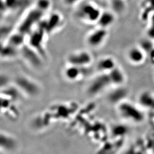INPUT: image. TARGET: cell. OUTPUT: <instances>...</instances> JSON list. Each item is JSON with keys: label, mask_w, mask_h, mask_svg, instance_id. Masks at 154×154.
Instances as JSON below:
<instances>
[{"label": "cell", "mask_w": 154, "mask_h": 154, "mask_svg": "<svg viewBox=\"0 0 154 154\" xmlns=\"http://www.w3.org/2000/svg\"><path fill=\"white\" fill-rule=\"evenodd\" d=\"M140 7V18L146 22L154 13V0H141Z\"/></svg>", "instance_id": "d6986e66"}, {"label": "cell", "mask_w": 154, "mask_h": 154, "mask_svg": "<svg viewBox=\"0 0 154 154\" xmlns=\"http://www.w3.org/2000/svg\"><path fill=\"white\" fill-rule=\"evenodd\" d=\"M119 114L127 121L134 123H141L144 119V114L142 110L126 100L117 105Z\"/></svg>", "instance_id": "3957f363"}, {"label": "cell", "mask_w": 154, "mask_h": 154, "mask_svg": "<svg viewBox=\"0 0 154 154\" xmlns=\"http://www.w3.org/2000/svg\"><path fill=\"white\" fill-rule=\"evenodd\" d=\"M138 101L140 107L154 111V94L152 92L143 91L139 95Z\"/></svg>", "instance_id": "e0dca14e"}, {"label": "cell", "mask_w": 154, "mask_h": 154, "mask_svg": "<svg viewBox=\"0 0 154 154\" xmlns=\"http://www.w3.org/2000/svg\"><path fill=\"white\" fill-rule=\"evenodd\" d=\"M147 29V37L154 40V13L149 17Z\"/></svg>", "instance_id": "d4e9b609"}, {"label": "cell", "mask_w": 154, "mask_h": 154, "mask_svg": "<svg viewBox=\"0 0 154 154\" xmlns=\"http://www.w3.org/2000/svg\"><path fill=\"white\" fill-rule=\"evenodd\" d=\"M128 90L126 88L122 86H115L108 94L107 98L110 103L117 105L126 100L128 95Z\"/></svg>", "instance_id": "7c38bea8"}, {"label": "cell", "mask_w": 154, "mask_h": 154, "mask_svg": "<svg viewBox=\"0 0 154 154\" xmlns=\"http://www.w3.org/2000/svg\"><path fill=\"white\" fill-rule=\"evenodd\" d=\"M14 82L18 90L28 96L35 97L40 92L41 88L38 84L26 76H18Z\"/></svg>", "instance_id": "5b68a950"}, {"label": "cell", "mask_w": 154, "mask_h": 154, "mask_svg": "<svg viewBox=\"0 0 154 154\" xmlns=\"http://www.w3.org/2000/svg\"><path fill=\"white\" fill-rule=\"evenodd\" d=\"M28 2V0H1V11L5 14L18 11Z\"/></svg>", "instance_id": "9a60e30c"}, {"label": "cell", "mask_w": 154, "mask_h": 154, "mask_svg": "<svg viewBox=\"0 0 154 154\" xmlns=\"http://www.w3.org/2000/svg\"><path fill=\"white\" fill-rule=\"evenodd\" d=\"M36 5L41 10L46 12V13L49 11L51 7V0H36L35 3Z\"/></svg>", "instance_id": "cb8c5ba5"}, {"label": "cell", "mask_w": 154, "mask_h": 154, "mask_svg": "<svg viewBox=\"0 0 154 154\" xmlns=\"http://www.w3.org/2000/svg\"><path fill=\"white\" fill-rule=\"evenodd\" d=\"M30 34L31 35L29 40V45L34 49L38 51L41 56L44 55L45 37L48 34L44 29L39 25H37V28L35 30H33Z\"/></svg>", "instance_id": "9c48e42d"}, {"label": "cell", "mask_w": 154, "mask_h": 154, "mask_svg": "<svg viewBox=\"0 0 154 154\" xmlns=\"http://www.w3.org/2000/svg\"><path fill=\"white\" fill-rule=\"evenodd\" d=\"M93 60L91 53L86 50H80L70 53L67 57L66 61L68 65L88 67Z\"/></svg>", "instance_id": "8992f818"}, {"label": "cell", "mask_w": 154, "mask_h": 154, "mask_svg": "<svg viewBox=\"0 0 154 154\" xmlns=\"http://www.w3.org/2000/svg\"><path fill=\"white\" fill-rule=\"evenodd\" d=\"M146 54L139 46L132 47L127 53V58L133 65H139L143 63L146 57Z\"/></svg>", "instance_id": "5bb4252c"}, {"label": "cell", "mask_w": 154, "mask_h": 154, "mask_svg": "<svg viewBox=\"0 0 154 154\" xmlns=\"http://www.w3.org/2000/svg\"><path fill=\"white\" fill-rule=\"evenodd\" d=\"M88 67H80L68 65L64 70V76L68 81L75 82L88 75L89 74Z\"/></svg>", "instance_id": "30bf717a"}, {"label": "cell", "mask_w": 154, "mask_h": 154, "mask_svg": "<svg viewBox=\"0 0 154 154\" xmlns=\"http://www.w3.org/2000/svg\"><path fill=\"white\" fill-rule=\"evenodd\" d=\"M116 20V13L114 11H103L96 24H97L98 27L108 29L114 25Z\"/></svg>", "instance_id": "2e32d148"}, {"label": "cell", "mask_w": 154, "mask_h": 154, "mask_svg": "<svg viewBox=\"0 0 154 154\" xmlns=\"http://www.w3.org/2000/svg\"><path fill=\"white\" fill-rule=\"evenodd\" d=\"M108 35V29L98 27L88 35L86 43L91 48H99L105 43Z\"/></svg>", "instance_id": "ba28073f"}, {"label": "cell", "mask_w": 154, "mask_h": 154, "mask_svg": "<svg viewBox=\"0 0 154 154\" xmlns=\"http://www.w3.org/2000/svg\"><path fill=\"white\" fill-rule=\"evenodd\" d=\"M82 1L83 0H64L65 4L69 6L77 5Z\"/></svg>", "instance_id": "484cf974"}, {"label": "cell", "mask_w": 154, "mask_h": 154, "mask_svg": "<svg viewBox=\"0 0 154 154\" xmlns=\"http://www.w3.org/2000/svg\"><path fill=\"white\" fill-rule=\"evenodd\" d=\"M46 13L34 4L33 7L28 10L26 14L23 17L18 26V32L25 35L32 33L34 27L38 25Z\"/></svg>", "instance_id": "7a4b0ae2"}, {"label": "cell", "mask_w": 154, "mask_h": 154, "mask_svg": "<svg viewBox=\"0 0 154 154\" xmlns=\"http://www.w3.org/2000/svg\"><path fill=\"white\" fill-rule=\"evenodd\" d=\"M20 51L23 58L29 64L35 67H38L41 66L42 56L38 51L34 49L29 45H24L20 49Z\"/></svg>", "instance_id": "8fae6325"}, {"label": "cell", "mask_w": 154, "mask_h": 154, "mask_svg": "<svg viewBox=\"0 0 154 154\" xmlns=\"http://www.w3.org/2000/svg\"><path fill=\"white\" fill-rule=\"evenodd\" d=\"M25 36L24 34L17 31L16 33L11 34L6 43L14 46L17 49H21L25 45Z\"/></svg>", "instance_id": "44dd1931"}, {"label": "cell", "mask_w": 154, "mask_h": 154, "mask_svg": "<svg viewBox=\"0 0 154 154\" xmlns=\"http://www.w3.org/2000/svg\"><path fill=\"white\" fill-rule=\"evenodd\" d=\"M18 49L13 46L6 43L1 49V57L5 59H11L14 58L18 54Z\"/></svg>", "instance_id": "7402d4cb"}, {"label": "cell", "mask_w": 154, "mask_h": 154, "mask_svg": "<svg viewBox=\"0 0 154 154\" xmlns=\"http://www.w3.org/2000/svg\"><path fill=\"white\" fill-rule=\"evenodd\" d=\"M63 17L60 13H51L46 19H42L38 23L47 34H51L58 30L63 23Z\"/></svg>", "instance_id": "52a82bcc"}, {"label": "cell", "mask_w": 154, "mask_h": 154, "mask_svg": "<svg viewBox=\"0 0 154 154\" xmlns=\"http://www.w3.org/2000/svg\"><path fill=\"white\" fill-rule=\"evenodd\" d=\"M117 66L115 58L111 56H105L98 61L96 69L99 73H109Z\"/></svg>", "instance_id": "4fadbf2b"}, {"label": "cell", "mask_w": 154, "mask_h": 154, "mask_svg": "<svg viewBox=\"0 0 154 154\" xmlns=\"http://www.w3.org/2000/svg\"><path fill=\"white\" fill-rule=\"evenodd\" d=\"M150 63L154 66V48L147 55Z\"/></svg>", "instance_id": "4316f807"}, {"label": "cell", "mask_w": 154, "mask_h": 154, "mask_svg": "<svg viewBox=\"0 0 154 154\" xmlns=\"http://www.w3.org/2000/svg\"><path fill=\"white\" fill-rule=\"evenodd\" d=\"M16 146V141L13 137L5 132H1V149L5 151L11 150Z\"/></svg>", "instance_id": "ffe728a7"}, {"label": "cell", "mask_w": 154, "mask_h": 154, "mask_svg": "<svg viewBox=\"0 0 154 154\" xmlns=\"http://www.w3.org/2000/svg\"><path fill=\"white\" fill-rule=\"evenodd\" d=\"M77 5L75 16L78 20L89 24L97 23L103 11L99 6L90 1H82Z\"/></svg>", "instance_id": "6da1fadb"}, {"label": "cell", "mask_w": 154, "mask_h": 154, "mask_svg": "<svg viewBox=\"0 0 154 154\" xmlns=\"http://www.w3.org/2000/svg\"><path fill=\"white\" fill-rule=\"evenodd\" d=\"M111 85L108 73H99L89 83L87 88V93L90 96L98 95Z\"/></svg>", "instance_id": "277c9868"}, {"label": "cell", "mask_w": 154, "mask_h": 154, "mask_svg": "<svg viewBox=\"0 0 154 154\" xmlns=\"http://www.w3.org/2000/svg\"><path fill=\"white\" fill-rule=\"evenodd\" d=\"M143 51L145 52L146 55L149 54V53L154 48V43L153 42V39L147 38L142 39L139 43L138 45Z\"/></svg>", "instance_id": "603a6c76"}, {"label": "cell", "mask_w": 154, "mask_h": 154, "mask_svg": "<svg viewBox=\"0 0 154 154\" xmlns=\"http://www.w3.org/2000/svg\"><path fill=\"white\" fill-rule=\"evenodd\" d=\"M112 85L114 86H122L125 82L126 77L123 70L117 66L108 73Z\"/></svg>", "instance_id": "ac0fdd59"}]
</instances>
